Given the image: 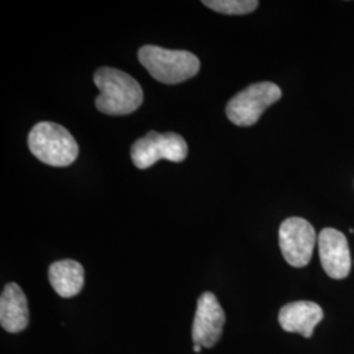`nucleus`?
Segmentation results:
<instances>
[{"label":"nucleus","mask_w":354,"mask_h":354,"mask_svg":"<svg viewBox=\"0 0 354 354\" xmlns=\"http://www.w3.org/2000/svg\"><path fill=\"white\" fill-rule=\"evenodd\" d=\"M93 82L100 91L96 108L108 115H127L136 112L143 102V89L140 83L127 73L113 67H102Z\"/></svg>","instance_id":"f257e3e1"},{"label":"nucleus","mask_w":354,"mask_h":354,"mask_svg":"<svg viewBox=\"0 0 354 354\" xmlns=\"http://www.w3.org/2000/svg\"><path fill=\"white\" fill-rule=\"evenodd\" d=\"M138 59L149 74L160 83L178 84L200 71V59L185 50H168L155 45H145Z\"/></svg>","instance_id":"f03ea898"},{"label":"nucleus","mask_w":354,"mask_h":354,"mask_svg":"<svg viewBox=\"0 0 354 354\" xmlns=\"http://www.w3.org/2000/svg\"><path fill=\"white\" fill-rule=\"evenodd\" d=\"M28 146L38 160L51 167L73 165L79 153V146L70 131L48 121L33 127L28 137Z\"/></svg>","instance_id":"7ed1b4c3"},{"label":"nucleus","mask_w":354,"mask_h":354,"mask_svg":"<svg viewBox=\"0 0 354 354\" xmlns=\"http://www.w3.org/2000/svg\"><path fill=\"white\" fill-rule=\"evenodd\" d=\"M281 96V88L274 83L251 84L228 102V120L236 127H252L272 104L279 102Z\"/></svg>","instance_id":"20e7f679"},{"label":"nucleus","mask_w":354,"mask_h":354,"mask_svg":"<svg viewBox=\"0 0 354 354\" xmlns=\"http://www.w3.org/2000/svg\"><path fill=\"white\" fill-rule=\"evenodd\" d=\"M187 155L188 145L181 136L176 133L160 134L153 130L136 140L130 150L131 160L140 169H147L160 159L181 163Z\"/></svg>","instance_id":"39448f33"},{"label":"nucleus","mask_w":354,"mask_h":354,"mask_svg":"<svg viewBox=\"0 0 354 354\" xmlns=\"http://www.w3.org/2000/svg\"><path fill=\"white\" fill-rule=\"evenodd\" d=\"M279 241L286 263L294 268H304L311 261L317 236L310 222L299 216H291L279 226Z\"/></svg>","instance_id":"423d86ee"},{"label":"nucleus","mask_w":354,"mask_h":354,"mask_svg":"<svg viewBox=\"0 0 354 354\" xmlns=\"http://www.w3.org/2000/svg\"><path fill=\"white\" fill-rule=\"evenodd\" d=\"M226 315L222 306L218 302L213 292L206 291L197 302V311L193 320L192 337L194 345L203 348H212L219 342Z\"/></svg>","instance_id":"0eeeda50"},{"label":"nucleus","mask_w":354,"mask_h":354,"mask_svg":"<svg viewBox=\"0 0 354 354\" xmlns=\"http://www.w3.org/2000/svg\"><path fill=\"white\" fill-rule=\"evenodd\" d=\"M320 263L330 279H346L352 269V257L346 236L335 230L324 228L317 236Z\"/></svg>","instance_id":"6e6552de"},{"label":"nucleus","mask_w":354,"mask_h":354,"mask_svg":"<svg viewBox=\"0 0 354 354\" xmlns=\"http://www.w3.org/2000/svg\"><path fill=\"white\" fill-rule=\"evenodd\" d=\"M323 308L310 301H298L286 304L279 310V326L289 333H299L304 337H313L317 324L323 320Z\"/></svg>","instance_id":"1a4fd4ad"},{"label":"nucleus","mask_w":354,"mask_h":354,"mask_svg":"<svg viewBox=\"0 0 354 354\" xmlns=\"http://www.w3.org/2000/svg\"><path fill=\"white\" fill-rule=\"evenodd\" d=\"M29 311L23 289L10 282L4 286L0 297V324L10 333H19L28 327Z\"/></svg>","instance_id":"9d476101"},{"label":"nucleus","mask_w":354,"mask_h":354,"mask_svg":"<svg viewBox=\"0 0 354 354\" xmlns=\"http://www.w3.org/2000/svg\"><path fill=\"white\" fill-rule=\"evenodd\" d=\"M49 281L62 298H73L84 286V268L75 260L55 261L49 268Z\"/></svg>","instance_id":"9b49d317"},{"label":"nucleus","mask_w":354,"mask_h":354,"mask_svg":"<svg viewBox=\"0 0 354 354\" xmlns=\"http://www.w3.org/2000/svg\"><path fill=\"white\" fill-rule=\"evenodd\" d=\"M203 4L215 12L226 15H247L259 7L256 0H203Z\"/></svg>","instance_id":"f8f14e48"},{"label":"nucleus","mask_w":354,"mask_h":354,"mask_svg":"<svg viewBox=\"0 0 354 354\" xmlns=\"http://www.w3.org/2000/svg\"><path fill=\"white\" fill-rule=\"evenodd\" d=\"M193 349H194V352H196V353H200V352H201V349H203V346H201V345H194V348H193Z\"/></svg>","instance_id":"ddd939ff"}]
</instances>
